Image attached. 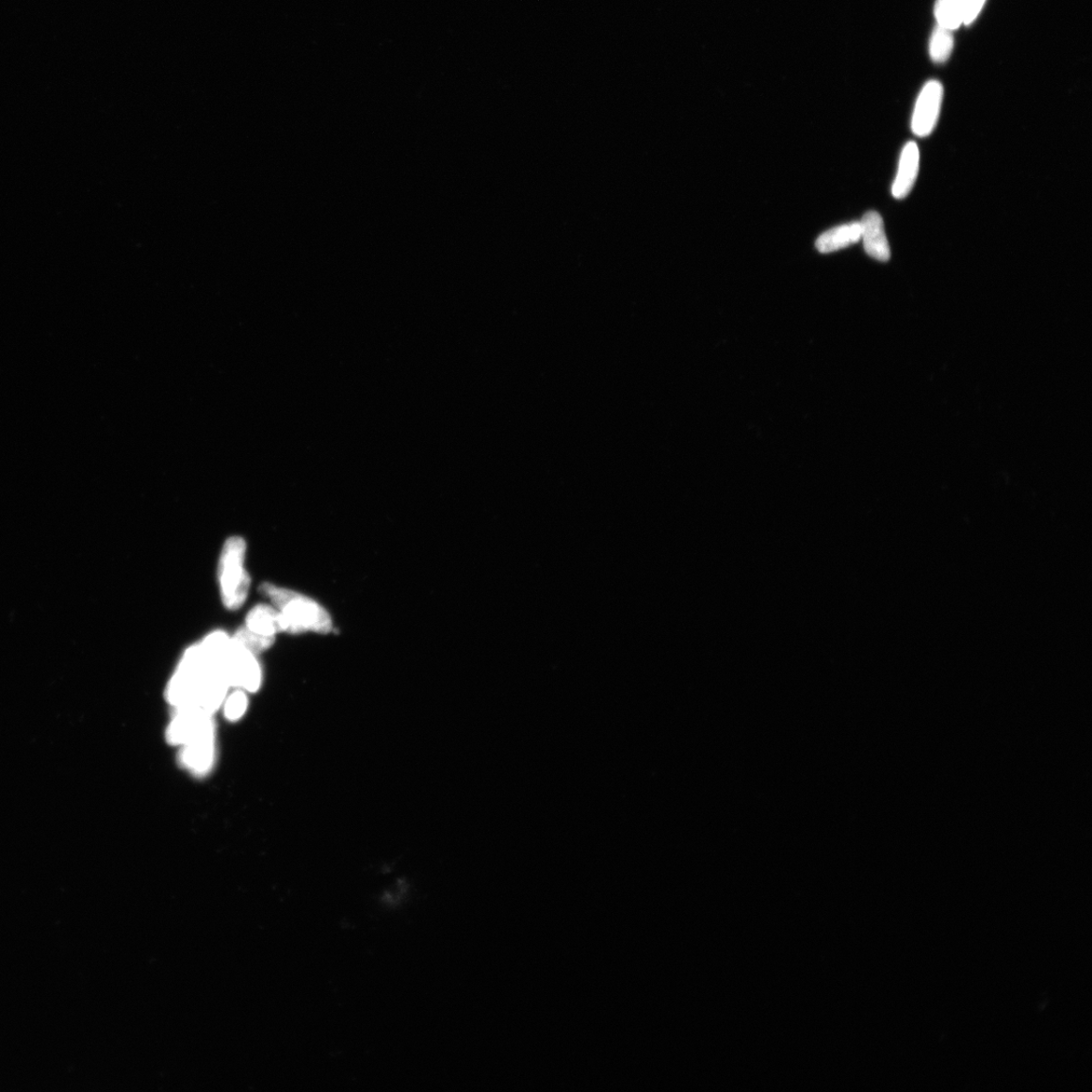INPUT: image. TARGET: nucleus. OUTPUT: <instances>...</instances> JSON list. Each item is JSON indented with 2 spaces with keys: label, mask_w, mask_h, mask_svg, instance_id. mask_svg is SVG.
I'll use <instances>...</instances> for the list:
<instances>
[{
  "label": "nucleus",
  "mask_w": 1092,
  "mask_h": 1092,
  "mask_svg": "<svg viewBox=\"0 0 1092 1092\" xmlns=\"http://www.w3.org/2000/svg\"><path fill=\"white\" fill-rule=\"evenodd\" d=\"M261 592L279 607L287 618L294 633L305 630L327 633L331 619L320 605L300 594L270 584H264Z\"/></svg>",
  "instance_id": "obj_1"
},
{
  "label": "nucleus",
  "mask_w": 1092,
  "mask_h": 1092,
  "mask_svg": "<svg viewBox=\"0 0 1092 1092\" xmlns=\"http://www.w3.org/2000/svg\"><path fill=\"white\" fill-rule=\"evenodd\" d=\"M246 544L241 537H231L226 542L220 560V595L224 605L236 611L246 601L251 578L244 569Z\"/></svg>",
  "instance_id": "obj_2"
},
{
  "label": "nucleus",
  "mask_w": 1092,
  "mask_h": 1092,
  "mask_svg": "<svg viewBox=\"0 0 1092 1092\" xmlns=\"http://www.w3.org/2000/svg\"><path fill=\"white\" fill-rule=\"evenodd\" d=\"M220 670L229 686L244 689L248 693H255L260 687L261 669L255 655L234 644L232 641Z\"/></svg>",
  "instance_id": "obj_3"
},
{
  "label": "nucleus",
  "mask_w": 1092,
  "mask_h": 1092,
  "mask_svg": "<svg viewBox=\"0 0 1092 1092\" xmlns=\"http://www.w3.org/2000/svg\"><path fill=\"white\" fill-rule=\"evenodd\" d=\"M942 83L931 80L921 90L911 119V130L918 137H928L936 128L943 103Z\"/></svg>",
  "instance_id": "obj_4"
},
{
  "label": "nucleus",
  "mask_w": 1092,
  "mask_h": 1092,
  "mask_svg": "<svg viewBox=\"0 0 1092 1092\" xmlns=\"http://www.w3.org/2000/svg\"><path fill=\"white\" fill-rule=\"evenodd\" d=\"M212 713L200 709H176V714L168 729L171 743L186 745L214 732Z\"/></svg>",
  "instance_id": "obj_5"
},
{
  "label": "nucleus",
  "mask_w": 1092,
  "mask_h": 1092,
  "mask_svg": "<svg viewBox=\"0 0 1092 1092\" xmlns=\"http://www.w3.org/2000/svg\"><path fill=\"white\" fill-rule=\"evenodd\" d=\"M986 0H937L935 17L938 25L955 31L964 25L972 24Z\"/></svg>",
  "instance_id": "obj_6"
},
{
  "label": "nucleus",
  "mask_w": 1092,
  "mask_h": 1092,
  "mask_svg": "<svg viewBox=\"0 0 1092 1092\" xmlns=\"http://www.w3.org/2000/svg\"><path fill=\"white\" fill-rule=\"evenodd\" d=\"M861 240L867 254L886 262L891 257L890 246L882 217L875 211L866 213L860 222Z\"/></svg>",
  "instance_id": "obj_7"
},
{
  "label": "nucleus",
  "mask_w": 1092,
  "mask_h": 1092,
  "mask_svg": "<svg viewBox=\"0 0 1092 1092\" xmlns=\"http://www.w3.org/2000/svg\"><path fill=\"white\" fill-rule=\"evenodd\" d=\"M920 171V150L916 142H908L903 149L900 165L892 186V196L903 200L914 187Z\"/></svg>",
  "instance_id": "obj_8"
},
{
  "label": "nucleus",
  "mask_w": 1092,
  "mask_h": 1092,
  "mask_svg": "<svg viewBox=\"0 0 1092 1092\" xmlns=\"http://www.w3.org/2000/svg\"><path fill=\"white\" fill-rule=\"evenodd\" d=\"M246 627L264 637L274 639L278 632L294 633L285 614L268 605H257L248 613Z\"/></svg>",
  "instance_id": "obj_9"
},
{
  "label": "nucleus",
  "mask_w": 1092,
  "mask_h": 1092,
  "mask_svg": "<svg viewBox=\"0 0 1092 1092\" xmlns=\"http://www.w3.org/2000/svg\"><path fill=\"white\" fill-rule=\"evenodd\" d=\"M182 762L189 771L204 775L215 759V731L183 746Z\"/></svg>",
  "instance_id": "obj_10"
},
{
  "label": "nucleus",
  "mask_w": 1092,
  "mask_h": 1092,
  "mask_svg": "<svg viewBox=\"0 0 1092 1092\" xmlns=\"http://www.w3.org/2000/svg\"><path fill=\"white\" fill-rule=\"evenodd\" d=\"M861 240L860 222H854L829 230L817 240V248L822 253H831L849 247Z\"/></svg>",
  "instance_id": "obj_11"
},
{
  "label": "nucleus",
  "mask_w": 1092,
  "mask_h": 1092,
  "mask_svg": "<svg viewBox=\"0 0 1092 1092\" xmlns=\"http://www.w3.org/2000/svg\"><path fill=\"white\" fill-rule=\"evenodd\" d=\"M953 31L947 27L937 25L930 41V57L935 63L946 62L953 52Z\"/></svg>",
  "instance_id": "obj_12"
},
{
  "label": "nucleus",
  "mask_w": 1092,
  "mask_h": 1092,
  "mask_svg": "<svg viewBox=\"0 0 1092 1092\" xmlns=\"http://www.w3.org/2000/svg\"><path fill=\"white\" fill-rule=\"evenodd\" d=\"M231 641L246 651L257 655L267 651L273 644L274 638L264 637V635L257 634L245 627L240 628Z\"/></svg>",
  "instance_id": "obj_13"
},
{
  "label": "nucleus",
  "mask_w": 1092,
  "mask_h": 1092,
  "mask_svg": "<svg viewBox=\"0 0 1092 1092\" xmlns=\"http://www.w3.org/2000/svg\"><path fill=\"white\" fill-rule=\"evenodd\" d=\"M225 715L229 721H237L243 716L247 709V697L242 690H237L224 701Z\"/></svg>",
  "instance_id": "obj_14"
}]
</instances>
